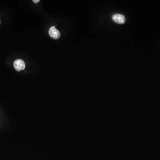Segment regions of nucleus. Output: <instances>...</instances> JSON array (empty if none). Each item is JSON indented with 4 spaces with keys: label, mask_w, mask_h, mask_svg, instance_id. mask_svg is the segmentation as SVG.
I'll return each instance as SVG.
<instances>
[{
    "label": "nucleus",
    "mask_w": 160,
    "mask_h": 160,
    "mask_svg": "<svg viewBox=\"0 0 160 160\" xmlns=\"http://www.w3.org/2000/svg\"><path fill=\"white\" fill-rule=\"evenodd\" d=\"M13 66L17 71L24 70L25 68L24 62L21 59H17L14 62Z\"/></svg>",
    "instance_id": "nucleus-1"
},
{
    "label": "nucleus",
    "mask_w": 160,
    "mask_h": 160,
    "mask_svg": "<svg viewBox=\"0 0 160 160\" xmlns=\"http://www.w3.org/2000/svg\"><path fill=\"white\" fill-rule=\"evenodd\" d=\"M49 35L54 39H58L60 38L61 34L60 32L55 28V27H51L49 31Z\"/></svg>",
    "instance_id": "nucleus-2"
},
{
    "label": "nucleus",
    "mask_w": 160,
    "mask_h": 160,
    "mask_svg": "<svg viewBox=\"0 0 160 160\" xmlns=\"http://www.w3.org/2000/svg\"><path fill=\"white\" fill-rule=\"evenodd\" d=\"M112 20L118 24H123L126 22V17L122 14H115L112 17Z\"/></svg>",
    "instance_id": "nucleus-3"
},
{
    "label": "nucleus",
    "mask_w": 160,
    "mask_h": 160,
    "mask_svg": "<svg viewBox=\"0 0 160 160\" xmlns=\"http://www.w3.org/2000/svg\"><path fill=\"white\" fill-rule=\"evenodd\" d=\"M32 1L34 2V3H38L40 1V0H33Z\"/></svg>",
    "instance_id": "nucleus-4"
}]
</instances>
